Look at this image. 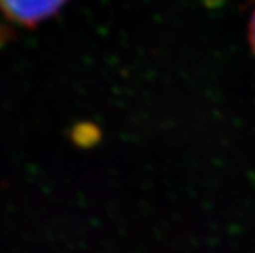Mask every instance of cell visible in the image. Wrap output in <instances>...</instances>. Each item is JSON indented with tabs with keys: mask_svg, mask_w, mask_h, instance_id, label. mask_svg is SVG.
I'll use <instances>...</instances> for the list:
<instances>
[{
	"mask_svg": "<svg viewBox=\"0 0 255 253\" xmlns=\"http://www.w3.org/2000/svg\"><path fill=\"white\" fill-rule=\"evenodd\" d=\"M67 0H0V12L15 25L34 28L55 15Z\"/></svg>",
	"mask_w": 255,
	"mask_h": 253,
	"instance_id": "cell-1",
	"label": "cell"
},
{
	"mask_svg": "<svg viewBox=\"0 0 255 253\" xmlns=\"http://www.w3.org/2000/svg\"><path fill=\"white\" fill-rule=\"evenodd\" d=\"M249 43H251V48L255 52V11L251 17V23H249Z\"/></svg>",
	"mask_w": 255,
	"mask_h": 253,
	"instance_id": "cell-2",
	"label": "cell"
}]
</instances>
